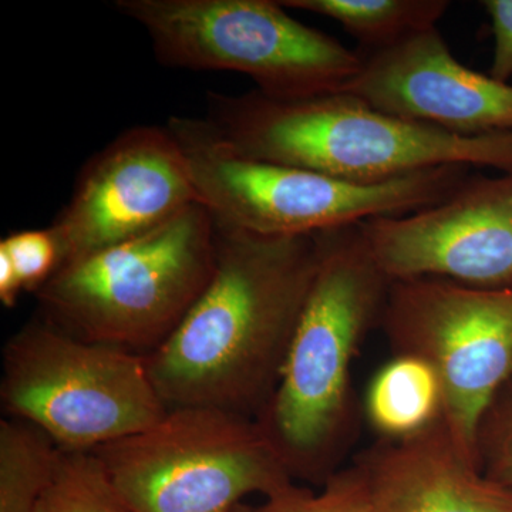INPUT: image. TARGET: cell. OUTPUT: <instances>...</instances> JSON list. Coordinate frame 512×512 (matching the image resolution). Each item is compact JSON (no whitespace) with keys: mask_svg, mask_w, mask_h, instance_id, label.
Wrapping results in <instances>:
<instances>
[{"mask_svg":"<svg viewBox=\"0 0 512 512\" xmlns=\"http://www.w3.org/2000/svg\"><path fill=\"white\" fill-rule=\"evenodd\" d=\"M215 218V217H214ZM217 225L210 284L148 372L168 409L214 407L258 419L274 396L318 266V237Z\"/></svg>","mask_w":512,"mask_h":512,"instance_id":"obj_1","label":"cell"},{"mask_svg":"<svg viewBox=\"0 0 512 512\" xmlns=\"http://www.w3.org/2000/svg\"><path fill=\"white\" fill-rule=\"evenodd\" d=\"M318 266L281 379L258 417L292 478L325 481L353 423L352 365L392 281L359 225L316 235Z\"/></svg>","mask_w":512,"mask_h":512,"instance_id":"obj_2","label":"cell"},{"mask_svg":"<svg viewBox=\"0 0 512 512\" xmlns=\"http://www.w3.org/2000/svg\"><path fill=\"white\" fill-rule=\"evenodd\" d=\"M205 119L244 156L352 183H384L447 165L512 171V133L458 136L349 93L276 100L256 90L212 92Z\"/></svg>","mask_w":512,"mask_h":512,"instance_id":"obj_3","label":"cell"},{"mask_svg":"<svg viewBox=\"0 0 512 512\" xmlns=\"http://www.w3.org/2000/svg\"><path fill=\"white\" fill-rule=\"evenodd\" d=\"M217 225L195 204L146 234L57 269L35 293L42 318L89 342L147 356L210 284Z\"/></svg>","mask_w":512,"mask_h":512,"instance_id":"obj_4","label":"cell"},{"mask_svg":"<svg viewBox=\"0 0 512 512\" xmlns=\"http://www.w3.org/2000/svg\"><path fill=\"white\" fill-rule=\"evenodd\" d=\"M200 195L217 220L268 237H313L439 204L470 175L463 165L430 168L376 184L269 163L238 153L207 119L171 117Z\"/></svg>","mask_w":512,"mask_h":512,"instance_id":"obj_5","label":"cell"},{"mask_svg":"<svg viewBox=\"0 0 512 512\" xmlns=\"http://www.w3.org/2000/svg\"><path fill=\"white\" fill-rule=\"evenodd\" d=\"M147 33L158 62L251 77L276 100L339 93L363 66L359 50L293 19L272 0H116Z\"/></svg>","mask_w":512,"mask_h":512,"instance_id":"obj_6","label":"cell"},{"mask_svg":"<svg viewBox=\"0 0 512 512\" xmlns=\"http://www.w3.org/2000/svg\"><path fill=\"white\" fill-rule=\"evenodd\" d=\"M2 367L8 417L32 424L62 450H96L168 412L146 356L76 338L42 316L10 336Z\"/></svg>","mask_w":512,"mask_h":512,"instance_id":"obj_7","label":"cell"},{"mask_svg":"<svg viewBox=\"0 0 512 512\" xmlns=\"http://www.w3.org/2000/svg\"><path fill=\"white\" fill-rule=\"evenodd\" d=\"M136 512H232L293 483L258 420L174 407L153 426L92 450Z\"/></svg>","mask_w":512,"mask_h":512,"instance_id":"obj_8","label":"cell"},{"mask_svg":"<svg viewBox=\"0 0 512 512\" xmlns=\"http://www.w3.org/2000/svg\"><path fill=\"white\" fill-rule=\"evenodd\" d=\"M380 325L394 355L417 357L436 372L447 430L480 467L481 421L512 380V291L440 278L394 281Z\"/></svg>","mask_w":512,"mask_h":512,"instance_id":"obj_9","label":"cell"},{"mask_svg":"<svg viewBox=\"0 0 512 512\" xmlns=\"http://www.w3.org/2000/svg\"><path fill=\"white\" fill-rule=\"evenodd\" d=\"M195 204L200 195L170 128H130L87 161L47 227L59 268L146 234Z\"/></svg>","mask_w":512,"mask_h":512,"instance_id":"obj_10","label":"cell"},{"mask_svg":"<svg viewBox=\"0 0 512 512\" xmlns=\"http://www.w3.org/2000/svg\"><path fill=\"white\" fill-rule=\"evenodd\" d=\"M360 228L392 282L440 278L512 291V171L468 175L439 204Z\"/></svg>","mask_w":512,"mask_h":512,"instance_id":"obj_11","label":"cell"},{"mask_svg":"<svg viewBox=\"0 0 512 512\" xmlns=\"http://www.w3.org/2000/svg\"><path fill=\"white\" fill-rule=\"evenodd\" d=\"M360 55L362 69L343 93L458 136L512 133V84L464 66L439 28Z\"/></svg>","mask_w":512,"mask_h":512,"instance_id":"obj_12","label":"cell"},{"mask_svg":"<svg viewBox=\"0 0 512 512\" xmlns=\"http://www.w3.org/2000/svg\"><path fill=\"white\" fill-rule=\"evenodd\" d=\"M373 512H512V487L484 474L441 419L402 440H382L356 461Z\"/></svg>","mask_w":512,"mask_h":512,"instance_id":"obj_13","label":"cell"},{"mask_svg":"<svg viewBox=\"0 0 512 512\" xmlns=\"http://www.w3.org/2000/svg\"><path fill=\"white\" fill-rule=\"evenodd\" d=\"M443 407L439 377L413 356L394 355L367 390V420L382 440H402L429 429L443 419Z\"/></svg>","mask_w":512,"mask_h":512,"instance_id":"obj_14","label":"cell"},{"mask_svg":"<svg viewBox=\"0 0 512 512\" xmlns=\"http://www.w3.org/2000/svg\"><path fill=\"white\" fill-rule=\"evenodd\" d=\"M286 9L315 13L338 22L360 43V53L389 49L437 28L447 0H284Z\"/></svg>","mask_w":512,"mask_h":512,"instance_id":"obj_15","label":"cell"},{"mask_svg":"<svg viewBox=\"0 0 512 512\" xmlns=\"http://www.w3.org/2000/svg\"><path fill=\"white\" fill-rule=\"evenodd\" d=\"M59 447L22 420H0V512H35Z\"/></svg>","mask_w":512,"mask_h":512,"instance_id":"obj_16","label":"cell"},{"mask_svg":"<svg viewBox=\"0 0 512 512\" xmlns=\"http://www.w3.org/2000/svg\"><path fill=\"white\" fill-rule=\"evenodd\" d=\"M35 512H136L111 483L93 451L59 448Z\"/></svg>","mask_w":512,"mask_h":512,"instance_id":"obj_17","label":"cell"},{"mask_svg":"<svg viewBox=\"0 0 512 512\" xmlns=\"http://www.w3.org/2000/svg\"><path fill=\"white\" fill-rule=\"evenodd\" d=\"M251 512H373L365 473L355 463L336 470L318 493L293 483L265 497Z\"/></svg>","mask_w":512,"mask_h":512,"instance_id":"obj_18","label":"cell"},{"mask_svg":"<svg viewBox=\"0 0 512 512\" xmlns=\"http://www.w3.org/2000/svg\"><path fill=\"white\" fill-rule=\"evenodd\" d=\"M477 453L484 474L512 487V380L481 421Z\"/></svg>","mask_w":512,"mask_h":512,"instance_id":"obj_19","label":"cell"},{"mask_svg":"<svg viewBox=\"0 0 512 512\" xmlns=\"http://www.w3.org/2000/svg\"><path fill=\"white\" fill-rule=\"evenodd\" d=\"M0 252L8 255L26 292L39 291L59 269V249L49 228L13 232L0 242Z\"/></svg>","mask_w":512,"mask_h":512,"instance_id":"obj_20","label":"cell"},{"mask_svg":"<svg viewBox=\"0 0 512 512\" xmlns=\"http://www.w3.org/2000/svg\"><path fill=\"white\" fill-rule=\"evenodd\" d=\"M490 16L494 36L490 74L500 82L512 79V0H485L481 3Z\"/></svg>","mask_w":512,"mask_h":512,"instance_id":"obj_21","label":"cell"},{"mask_svg":"<svg viewBox=\"0 0 512 512\" xmlns=\"http://www.w3.org/2000/svg\"><path fill=\"white\" fill-rule=\"evenodd\" d=\"M22 292L23 286L20 284L15 266L10 262L8 255L0 252V301L6 308H13Z\"/></svg>","mask_w":512,"mask_h":512,"instance_id":"obj_22","label":"cell"},{"mask_svg":"<svg viewBox=\"0 0 512 512\" xmlns=\"http://www.w3.org/2000/svg\"><path fill=\"white\" fill-rule=\"evenodd\" d=\"M251 510H252V508L248 507V505L241 504V505H238V507L235 508V510L232 512H251Z\"/></svg>","mask_w":512,"mask_h":512,"instance_id":"obj_23","label":"cell"}]
</instances>
